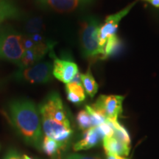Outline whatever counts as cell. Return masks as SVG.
I'll use <instances>...</instances> for the list:
<instances>
[{"mask_svg": "<svg viewBox=\"0 0 159 159\" xmlns=\"http://www.w3.org/2000/svg\"><path fill=\"white\" fill-rule=\"evenodd\" d=\"M12 122L28 144L41 150L43 133L39 111L32 101L16 99L9 105Z\"/></svg>", "mask_w": 159, "mask_h": 159, "instance_id": "obj_1", "label": "cell"}, {"mask_svg": "<svg viewBox=\"0 0 159 159\" xmlns=\"http://www.w3.org/2000/svg\"><path fill=\"white\" fill-rule=\"evenodd\" d=\"M25 52L22 35L12 27L0 28V58L19 65Z\"/></svg>", "mask_w": 159, "mask_h": 159, "instance_id": "obj_2", "label": "cell"}, {"mask_svg": "<svg viewBox=\"0 0 159 159\" xmlns=\"http://www.w3.org/2000/svg\"><path fill=\"white\" fill-rule=\"evenodd\" d=\"M100 26L94 18H89L81 25L80 31L81 47L83 56L87 58L102 59L104 49L99 42V30Z\"/></svg>", "mask_w": 159, "mask_h": 159, "instance_id": "obj_3", "label": "cell"}, {"mask_svg": "<svg viewBox=\"0 0 159 159\" xmlns=\"http://www.w3.org/2000/svg\"><path fill=\"white\" fill-rule=\"evenodd\" d=\"M53 66L49 62H39L20 69L15 74L17 80L30 83H47L52 77Z\"/></svg>", "mask_w": 159, "mask_h": 159, "instance_id": "obj_4", "label": "cell"}, {"mask_svg": "<svg viewBox=\"0 0 159 159\" xmlns=\"http://www.w3.org/2000/svg\"><path fill=\"white\" fill-rule=\"evenodd\" d=\"M39 112L41 117H48L64 124H70L60 95L52 92L40 105Z\"/></svg>", "mask_w": 159, "mask_h": 159, "instance_id": "obj_5", "label": "cell"}, {"mask_svg": "<svg viewBox=\"0 0 159 159\" xmlns=\"http://www.w3.org/2000/svg\"><path fill=\"white\" fill-rule=\"evenodd\" d=\"M125 97L119 95H101L91 106L106 117L117 120L122 112V102Z\"/></svg>", "mask_w": 159, "mask_h": 159, "instance_id": "obj_6", "label": "cell"}, {"mask_svg": "<svg viewBox=\"0 0 159 159\" xmlns=\"http://www.w3.org/2000/svg\"><path fill=\"white\" fill-rule=\"evenodd\" d=\"M135 4H136V2L129 5L128 7H126L118 13L108 16L105 19V23L99 27V45L103 49H104L105 45L107 42V40L113 35H116L120 21L122 18H124L130 12V9L134 7Z\"/></svg>", "mask_w": 159, "mask_h": 159, "instance_id": "obj_7", "label": "cell"}, {"mask_svg": "<svg viewBox=\"0 0 159 159\" xmlns=\"http://www.w3.org/2000/svg\"><path fill=\"white\" fill-rule=\"evenodd\" d=\"M52 66L53 76L66 84L71 82L75 75L79 72L76 63L66 60L55 58Z\"/></svg>", "mask_w": 159, "mask_h": 159, "instance_id": "obj_8", "label": "cell"}, {"mask_svg": "<svg viewBox=\"0 0 159 159\" xmlns=\"http://www.w3.org/2000/svg\"><path fill=\"white\" fill-rule=\"evenodd\" d=\"M101 139H103V136L97 127H92L84 131L83 138L78 142L75 143L73 146V150L75 152L89 150L98 144Z\"/></svg>", "mask_w": 159, "mask_h": 159, "instance_id": "obj_9", "label": "cell"}, {"mask_svg": "<svg viewBox=\"0 0 159 159\" xmlns=\"http://www.w3.org/2000/svg\"><path fill=\"white\" fill-rule=\"evenodd\" d=\"M103 140V148L108 155L128 156L130 152L129 145L116 139L115 137H105Z\"/></svg>", "mask_w": 159, "mask_h": 159, "instance_id": "obj_10", "label": "cell"}, {"mask_svg": "<svg viewBox=\"0 0 159 159\" xmlns=\"http://www.w3.org/2000/svg\"><path fill=\"white\" fill-rule=\"evenodd\" d=\"M41 5L50 7L59 13H69L75 11L81 0H37Z\"/></svg>", "mask_w": 159, "mask_h": 159, "instance_id": "obj_11", "label": "cell"}, {"mask_svg": "<svg viewBox=\"0 0 159 159\" xmlns=\"http://www.w3.org/2000/svg\"><path fill=\"white\" fill-rule=\"evenodd\" d=\"M20 11L12 0H0V23L10 19L19 17Z\"/></svg>", "mask_w": 159, "mask_h": 159, "instance_id": "obj_12", "label": "cell"}, {"mask_svg": "<svg viewBox=\"0 0 159 159\" xmlns=\"http://www.w3.org/2000/svg\"><path fill=\"white\" fill-rule=\"evenodd\" d=\"M63 147L64 145L60 144L54 139L44 136L41 145V150H43L48 156L54 158L59 156L61 149L63 148Z\"/></svg>", "mask_w": 159, "mask_h": 159, "instance_id": "obj_13", "label": "cell"}, {"mask_svg": "<svg viewBox=\"0 0 159 159\" xmlns=\"http://www.w3.org/2000/svg\"><path fill=\"white\" fill-rule=\"evenodd\" d=\"M81 81L86 94L91 97H94L98 91L99 85L91 75L90 69H89L85 74H81Z\"/></svg>", "mask_w": 159, "mask_h": 159, "instance_id": "obj_14", "label": "cell"}, {"mask_svg": "<svg viewBox=\"0 0 159 159\" xmlns=\"http://www.w3.org/2000/svg\"><path fill=\"white\" fill-rule=\"evenodd\" d=\"M106 121L114 129V137L120 141L125 144L129 145L130 144V137L129 135L128 130L125 129L124 126L119 123L117 120H113V119H106Z\"/></svg>", "mask_w": 159, "mask_h": 159, "instance_id": "obj_15", "label": "cell"}, {"mask_svg": "<svg viewBox=\"0 0 159 159\" xmlns=\"http://www.w3.org/2000/svg\"><path fill=\"white\" fill-rule=\"evenodd\" d=\"M43 57L42 55L35 49L25 50L18 66L20 67V69L26 68V67L30 66L37 63L38 61L42 59Z\"/></svg>", "mask_w": 159, "mask_h": 159, "instance_id": "obj_16", "label": "cell"}, {"mask_svg": "<svg viewBox=\"0 0 159 159\" xmlns=\"http://www.w3.org/2000/svg\"><path fill=\"white\" fill-rule=\"evenodd\" d=\"M44 28V24L41 17L32 18L27 21L25 25L27 35L41 34Z\"/></svg>", "mask_w": 159, "mask_h": 159, "instance_id": "obj_17", "label": "cell"}, {"mask_svg": "<svg viewBox=\"0 0 159 159\" xmlns=\"http://www.w3.org/2000/svg\"><path fill=\"white\" fill-rule=\"evenodd\" d=\"M121 47V42L116 35H113L107 40L104 47V53L102 55V59H105L107 57L114 55L117 52Z\"/></svg>", "mask_w": 159, "mask_h": 159, "instance_id": "obj_18", "label": "cell"}, {"mask_svg": "<svg viewBox=\"0 0 159 159\" xmlns=\"http://www.w3.org/2000/svg\"><path fill=\"white\" fill-rule=\"evenodd\" d=\"M77 122L79 128L82 130H86L92 128L91 116L86 110L80 111L77 115Z\"/></svg>", "mask_w": 159, "mask_h": 159, "instance_id": "obj_19", "label": "cell"}, {"mask_svg": "<svg viewBox=\"0 0 159 159\" xmlns=\"http://www.w3.org/2000/svg\"><path fill=\"white\" fill-rule=\"evenodd\" d=\"M85 110L88 111V113L91 116V125L92 127H97L102 123L105 122L106 121V117L103 115L102 113L97 111L92 106L90 105H86L85 106Z\"/></svg>", "mask_w": 159, "mask_h": 159, "instance_id": "obj_20", "label": "cell"}, {"mask_svg": "<svg viewBox=\"0 0 159 159\" xmlns=\"http://www.w3.org/2000/svg\"><path fill=\"white\" fill-rule=\"evenodd\" d=\"M66 92H71L77 96H78L83 101L85 100V90L83 89V85L77 84L75 83H69L66 85Z\"/></svg>", "mask_w": 159, "mask_h": 159, "instance_id": "obj_21", "label": "cell"}, {"mask_svg": "<svg viewBox=\"0 0 159 159\" xmlns=\"http://www.w3.org/2000/svg\"><path fill=\"white\" fill-rule=\"evenodd\" d=\"M97 128H98L100 134H102L103 139H104L105 137L114 136V129H113L112 127L111 126V125L109 124L107 121H105V122H103L101 125H99V126H97Z\"/></svg>", "mask_w": 159, "mask_h": 159, "instance_id": "obj_22", "label": "cell"}, {"mask_svg": "<svg viewBox=\"0 0 159 159\" xmlns=\"http://www.w3.org/2000/svg\"><path fill=\"white\" fill-rule=\"evenodd\" d=\"M3 159H24V158L16 151L11 150L7 152Z\"/></svg>", "mask_w": 159, "mask_h": 159, "instance_id": "obj_23", "label": "cell"}, {"mask_svg": "<svg viewBox=\"0 0 159 159\" xmlns=\"http://www.w3.org/2000/svg\"><path fill=\"white\" fill-rule=\"evenodd\" d=\"M65 159H101V158H97V157L83 156V155H80V154H71L67 156Z\"/></svg>", "mask_w": 159, "mask_h": 159, "instance_id": "obj_24", "label": "cell"}, {"mask_svg": "<svg viewBox=\"0 0 159 159\" xmlns=\"http://www.w3.org/2000/svg\"><path fill=\"white\" fill-rule=\"evenodd\" d=\"M107 159H128L125 158L124 157L120 156H116V155H108Z\"/></svg>", "mask_w": 159, "mask_h": 159, "instance_id": "obj_25", "label": "cell"}, {"mask_svg": "<svg viewBox=\"0 0 159 159\" xmlns=\"http://www.w3.org/2000/svg\"><path fill=\"white\" fill-rule=\"evenodd\" d=\"M152 5L156 7H159V0H148Z\"/></svg>", "mask_w": 159, "mask_h": 159, "instance_id": "obj_26", "label": "cell"}, {"mask_svg": "<svg viewBox=\"0 0 159 159\" xmlns=\"http://www.w3.org/2000/svg\"><path fill=\"white\" fill-rule=\"evenodd\" d=\"M23 158H24V159H33V158H31V157L27 156V155H24Z\"/></svg>", "mask_w": 159, "mask_h": 159, "instance_id": "obj_27", "label": "cell"}, {"mask_svg": "<svg viewBox=\"0 0 159 159\" xmlns=\"http://www.w3.org/2000/svg\"><path fill=\"white\" fill-rule=\"evenodd\" d=\"M81 1H82V2H88V1H89V0H81Z\"/></svg>", "mask_w": 159, "mask_h": 159, "instance_id": "obj_28", "label": "cell"}]
</instances>
